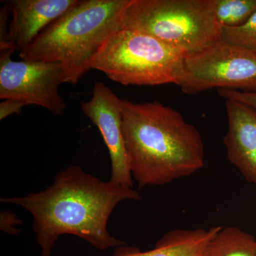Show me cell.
<instances>
[{
	"mask_svg": "<svg viewBox=\"0 0 256 256\" xmlns=\"http://www.w3.org/2000/svg\"><path fill=\"white\" fill-rule=\"evenodd\" d=\"M140 198L133 188L106 182L72 165L58 173L44 191L4 197L0 202L31 214L40 256H50L57 239L64 234L78 236L100 250L126 245L109 234L108 222L120 202Z\"/></svg>",
	"mask_w": 256,
	"mask_h": 256,
	"instance_id": "6da1fadb",
	"label": "cell"
},
{
	"mask_svg": "<svg viewBox=\"0 0 256 256\" xmlns=\"http://www.w3.org/2000/svg\"><path fill=\"white\" fill-rule=\"evenodd\" d=\"M121 106L130 169L139 188L166 184L204 166L201 133L178 110L156 100L122 99Z\"/></svg>",
	"mask_w": 256,
	"mask_h": 256,
	"instance_id": "7a4b0ae2",
	"label": "cell"
},
{
	"mask_svg": "<svg viewBox=\"0 0 256 256\" xmlns=\"http://www.w3.org/2000/svg\"><path fill=\"white\" fill-rule=\"evenodd\" d=\"M130 2L79 1L20 52V58L60 64L64 82L77 84L92 69V62L102 45L122 28V15Z\"/></svg>",
	"mask_w": 256,
	"mask_h": 256,
	"instance_id": "3957f363",
	"label": "cell"
},
{
	"mask_svg": "<svg viewBox=\"0 0 256 256\" xmlns=\"http://www.w3.org/2000/svg\"><path fill=\"white\" fill-rule=\"evenodd\" d=\"M186 54L148 34L122 28L101 47L92 63L112 82L124 86H180Z\"/></svg>",
	"mask_w": 256,
	"mask_h": 256,
	"instance_id": "277c9868",
	"label": "cell"
},
{
	"mask_svg": "<svg viewBox=\"0 0 256 256\" xmlns=\"http://www.w3.org/2000/svg\"><path fill=\"white\" fill-rule=\"evenodd\" d=\"M214 5V0H130L122 15V28L193 54L222 40Z\"/></svg>",
	"mask_w": 256,
	"mask_h": 256,
	"instance_id": "5b68a950",
	"label": "cell"
},
{
	"mask_svg": "<svg viewBox=\"0 0 256 256\" xmlns=\"http://www.w3.org/2000/svg\"><path fill=\"white\" fill-rule=\"evenodd\" d=\"M180 87L191 95L213 88L256 92V53L222 40L215 42L186 55Z\"/></svg>",
	"mask_w": 256,
	"mask_h": 256,
	"instance_id": "8992f818",
	"label": "cell"
},
{
	"mask_svg": "<svg viewBox=\"0 0 256 256\" xmlns=\"http://www.w3.org/2000/svg\"><path fill=\"white\" fill-rule=\"evenodd\" d=\"M12 53L1 52L0 98L40 106L57 116L63 114L67 106L58 92L60 84L65 82L60 64L13 60Z\"/></svg>",
	"mask_w": 256,
	"mask_h": 256,
	"instance_id": "52a82bcc",
	"label": "cell"
},
{
	"mask_svg": "<svg viewBox=\"0 0 256 256\" xmlns=\"http://www.w3.org/2000/svg\"><path fill=\"white\" fill-rule=\"evenodd\" d=\"M122 99L102 82H96L90 100L80 104L82 114L100 131L111 161L109 182L133 188L132 176L122 130Z\"/></svg>",
	"mask_w": 256,
	"mask_h": 256,
	"instance_id": "ba28073f",
	"label": "cell"
},
{
	"mask_svg": "<svg viewBox=\"0 0 256 256\" xmlns=\"http://www.w3.org/2000/svg\"><path fill=\"white\" fill-rule=\"evenodd\" d=\"M78 0H10L12 20L1 52H22L56 20L73 8Z\"/></svg>",
	"mask_w": 256,
	"mask_h": 256,
	"instance_id": "9c48e42d",
	"label": "cell"
},
{
	"mask_svg": "<svg viewBox=\"0 0 256 256\" xmlns=\"http://www.w3.org/2000/svg\"><path fill=\"white\" fill-rule=\"evenodd\" d=\"M228 130L224 138L230 162L256 186V109L225 100Z\"/></svg>",
	"mask_w": 256,
	"mask_h": 256,
	"instance_id": "30bf717a",
	"label": "cell"
},
{
	"mask_svg": "<svg viewBox=\"0 0 256 256\" xmlns=\"http://www.w3.org/2000/svg\"><path fill=\"white\" fill-rule=\"evenodd\" d=\"M222 228L218 226L208 229H175L159 239L152 250L142 252L138 248L122 246L116 248L112 256H202L208 242Z\"/></svg>",
	"mask_w": 256,
	"mask_h": 256,
	"instance_id": "8fae6325",
	"label": "cell"
},
{
	"mask_svg": "<svg viewBox=\"0 0 256 256\" xmlns=\"http://www.w3.org/2000/svg\"><path fill=\"white\" fill-rule=\"evenodd\" d=\"M202 256H256V240L238 227H222Z\"/></svg>",
	"mask_w": 256,
	"mask_h": 256,
	"instance_id": "7c38bea8",
	"label": "cell"
},
{
	"mask_svg": "<svg viewBox=\"0 0 256 256\" xmlns=\"http://www.w3.org/2000/svg\"><path fill=\"white\" fill-rule=\"evenodd\" d=\"M216 20L222 28L242 26L256 12V0H214Z\"/></svg>",
	"mask_w": 256,
	"mask_h": 256,
	"instance_id": "4fadbf2b",
	"label": "cell"
},
{
	"mask_svg": "<svg viewBox=\"0 0 256 256\" xmlns=\"http://www.w3.org/2000/svg\"><path fill=\"white\" fill-rule=\"evenodd\" d=\"M220 40L256 53V12L242 26L222 28Z\"/></svg>",
	"mask_w": 256,
	"mask_h": 256,
	"instance_id": "5bb4252c",
	"label": "cell"
},
{
	"mask_svg": "<svg viewBox=\"0 0 256 256\" xmlns=\"http://www.w3.org/2000/svg\"><path fill=\"white\" fill-rule=\"evenodd\" d=\"M218 95L225 100H234L256 109V92H242L232 89H218Z\"/></svg>",
	"mask_w": 256,
	"mask_h": 256,
	"instance_id": "9a60e30c",
	"label": "cell"
},
{
	"mask_svg": "<svg viewBox=\"0 0 256 256\" xmlns=\"http://www.w3.org/2000/svg\"><path fill=\"white\" fill-rule=\"evenodd\" d=\"M22 224V220L16 218V216L10 210L2 212L0 215V228L4 233L16 235L20 233V229L15 228V226Z\"/></svg>",
	"mask_w": 256,
	"mask_h": 256,
	"instance_id": "2e32d148",
	"label": "cell"
},
{
	"mask_svg": "<svg viewBox=\"0 0 256 256\" xmlns=\"http://www.w3.org/2000/svg\"><path fill=\"white\" fill-rule=\"evenodd\" d=\"M24 102L18 100H4L0 104V120H2L12 114H20L24 106Z\"/></svg>",
	"mask_w": 256,
	"mask_h": 256,
	"instance_id": "e0dca14e",
	"label": "cell"
}]
</instances>
